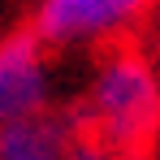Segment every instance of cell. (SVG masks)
<instances>
[{
	"mask_svg": "<svg viewBox=\"0 0 160 160\" xmlns=\"http://www.w3.org/2000/svg\"><path fill=\"white\" fill-rule=\"evenodd\" d=\"M78 134L108 143L126 160H147L160 143V65L143 43L121 39L95 52V65L69 104Z\"/></svg>",
	"mask_w": 160,
	"mask_h": 160,
	"instance_id": "6da1fadb",
	"label": "cell"
},
{
	"mask_svg": "<svg viewBox=\"0 0 160 160\" xmlns=\"http://www.w3.org/2000/svg\"><path fill=\"white\" fill-rule=\"evenodd\" d=\"M156 0H35L30 26L48 48H108L147 22Z\"/></svg>",
	"mask_w": 160,
	"mask_h": 160,
	"instance_id": "7a4b0ae2",
	"label": "cell"
},
{
	"mask_svg": "<svg viewBox=\"0 0 160 160\" xmlns=\"http://www.w3.org/2000/svg\"><path fill=\"white\" fill-rule=\"evenodd\" d=\"M52 108V48L35 26L0 35V126Z\"/></svg>",
	"mask_w": 160,
	"mask_h": 160,
	"instance_id": "3957f363",
	"label": "cell"
},
{
	"mask_svg": "<svg viewBox=\"0 0 160 160\" xmlns=\"http://www.w3.org/2000/svg\"><path fill=\"white\" fill-rule=\"evenodd\" d=\"M69 112H35L22 121L0 126V160H65L74 143Z\"/></svg>",
	"mask_w": 160,
	"mask_h": 160,
	"instance_id": "277c9868",
	"label": "cell"
},
{
	"mask_svg": "<svg viewBox=\"0 0 160 160\" xmlns=\"http://www.w3.org/2000/svg\"><path fill=\"white\" fill-rule=\"evenodd\" d=\"M65 160H126L121 152H112L108 143L100 138H91V134H74V143H69V156Z\"/></svg>",
	"mask_w": 160,
	"mask_h": 160,
	"instance_id": "5b68a950",
	"label": "cell"
},
{
	"mask_svg": "<svg viewBox=\"0 0 160 160\" xmlns=\"http://www.w3.org/2000/svg\"><path fill=\"white\" fill-rule=\"evenodd\" d=\"M156 48H160V35H156Z\"/></svg>",
	"mask_w": 160,
	"mask_h": 160,
	"instance_id": "8992f818",
	"label": "cell"
}]
</instances>
